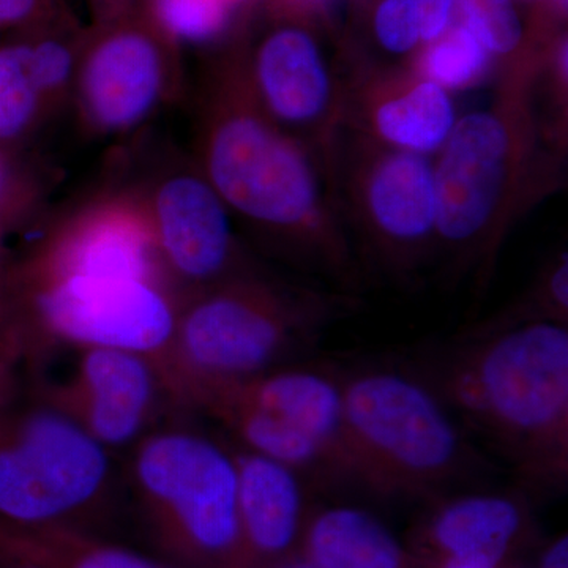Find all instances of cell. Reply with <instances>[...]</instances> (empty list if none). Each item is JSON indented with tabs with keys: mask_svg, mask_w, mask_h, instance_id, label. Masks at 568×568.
Returning <instances> with one entry per match:
<instances>
[{
	"mask_svg": "<svg viewBox=\"0 0 568 568\" xmlns=\"http://www.w3.org/2000/svg\"><path fill=\"white\" fill-rule=\"evenodd\" d=\"M78 353V364L65 381L43 383L33 377L31 390L112 454L129 452L164 424L163 416L182 410L162 365L152 358L106 347Z\"/></svg>",
	"mask_w": 568,
	"mask_h": 568,
	"instance_id": "4fadbf2b",
	"label": "cell"
},
{
	"mask_svg": "<svg viewBox=\"0 0 568 568\" xmlns=\"http://www.w3.org/2000/svg\"><path fill=\"white\" fill-rule=\"evenodd\" d=\"M14 265L44 275L129 276L174 291L148 219L121 183L52 224L28 257Z\"/></svg>",
	"mask_w": 568,
	"mask_h": 568,
	"instance_id": "5bb4252c",
	"label": "cell"
},
{
	"mask_svg": "<svg viewBox=\"0 0 568 568\" xmlns=\"http://www.w3.org/2000/svg\"><path fill=\"white\" fill-rule=\"evenodd\" d=\"M52 110L33 62L31 41L22 37L0 47V148L24 140Z\"/></svg>",
	"mask_w": 568,
	"mask_h": 568,
	"instance_id": "44dd1931",
	"label": "cell"
},
{
	"mask_svg": "<svg viewBox=\"0 0 568 568\" xmlns=\"http://www.w3.org/2000/svg\"><path fill=\"white\" fill-rule=\"evenodd\" d=\"M123 481L168 564L239 567V480L231 444L164 422L126 452Z\"/></svg>",
	"mask_w": 568,
	"mask_h": 568,
	"instance_id": "ba28073f",
	"label": "cell"
},
{
	"mask_svg": "<svg viewBox=\"0 0 568 568\" xmlns=\"http://www.w3.org/2000/svg\"><path fill=\"white\" fill-rule=\"evenodd\" d=\"M174 43L132 10L82 39L71 100L80 121L102 138L129 136L178 99Z\"/></svg>",
	"mask_w": 568,
	"mask_h": 568,
	"instance_id": "8fae6325",
	"label": "cell"
},
{
	"mask_svg": "<svg viewBox=\"0 0 568 568\" xmlns=\"http://www.w3.org/2000/svg\"><path fill=\"white\" fill-rule=\"evenodd\" d=\"M551 323L568 327V254L559 253L541 267L528 290L485 320L467 325L455 338L474 339L523 325Z\"/></svg>",
	"mask_w": 568,
	"mask_h": 568,
	"instance_id": "7402d4cb",
	"label": "cell"
},
{
	"mask_svg": "<svg viewBox=\"0 0 568 568\" xmlns=\"http://www.w3.org/2000/svg\"><path fill=\"white\" fill-rule=\"evenodd\" d=\"M345 78L342 129L377 144L433 159L457 123L450 92L413 65L354 63Z\"/></svg>",
	"mask_w": 568,
	"mask_h": 568,
	"instance_id": "9a60e30c",
	"label": "cell"
},
{
	"mask_svg": "<svg viewBox=\"0 0 568 568\" xmlns=\"http://www.w3.org/2000/svg\"><path fill=\"white\" fill-rule=\"evenodd\" d=\"M540 62L500 70L495 99L457 119L436 153L435 261L487 287L511 226L555 186L562 136L538 111Z\"/></svg>",
	"mask_w": 568,
	"mask_h": 568,
	"instance_id": "7a4b0ae2",
	"label": "cell"
},
{
	"mask_svg": "<svg viewBox=\"0 0 568 568\" xmlns=\"http://www.w3.org/2000/svg\"><path fill=\"white\" fill-rule=\"evenodd\" d=\"M353 295L290 282L257 265L185 295L168 376L182 410L205 384L301 364Z\"/></svg>",
	"mask_w": 568,
	"mask_h": 568,
	"instance_id": "277c9868",
	"label": "cell"
},
{
	"mask_svg": "<svg viewBox=\"0 0 568 568\" xmlns=\"http://www.w3.org/2000/svg\"><path fill=\"white\" fill-rule=\"evenodd\" d=\"M405 368L534 491L568 484V327L523 325L422 351Z\"/></svg>",
	"mask_w": 568,
	"mask_h": 568,
	"instance_id": "3957f363",
	"label": "cell"
},
{
	"mask_svg": "<svg viewBox=\"0 0 568 568\" xmlns=\"http://www.w3.org/2000/svg\"><path fill=\"white\" fill-rule=\"evenodd\" d=\"M179 306L170 287L129 276L33 274L9 264L0 282V320L31 369L58 349L106 347L152 358L168 376Z\"/></svg>",
	"mask_w": 568,
	"mask_h": 568,
	"instance_id": "8992f818",
	"label": "cell"
},
{
	"mask_svg": "<svg viewBox=\"0 0 568 568\" xmlns=\"http://www.w3.org/2000/svg\"><path fill=\"white\" fill-rule=\"evenodd\" d=\"M0 568H50L31 558L0 547Z\"/></svg>",
	"mask_w": 568,
	"mask_h": 568,
	"instance_id": "1f68e13d",
	"label": "cell"
},
{
	"mask_svg": "<svg viewBox=\"0 0 568 568\" xmlns=\"http://www.w3.org/2000/svg\"><path fill=\"white\" fill-rule=\"evenodd\" d=\"M54 0H0V32L32 31L51 24Z\"/></svg>",
	"mask_w": 568,
	"mask_h": 568,
	"instance_id": "83f0119b",
	"label": "cell"
},
{
	"mask_svg": "<svg viewBox=\"0 0 568 568\" xmlns=\"http://www.w3.org/2000/svg\"><path fill=\"white\" fill-rule=\"evenodd\" d=\"M338 379L364 491L433 503L487 469L443 399L405 366H361Z\"/></svg>",
	"mask_w": 568,
	"mask_h": 568,
	"instance_id": "5b68a950",
	"label": "cell"
},
{
	"mask_svg": "<svg viewBox=\"0 0 568 568\" xmlns=\"http://www.w3.org/2000/svg\"><path fill=\"white\" fill-rule=\"evenodd\" d=\"M215 399L253 407L297 426L331 454L346 485L361 488L336 369L293 364L244 379L205 384L186 396V410L193 413Z\"/></svg>",
	"mask_w": 568,
	"mask_h": 568,
	"instance_id": "2e32d148",
	"label": "cell"
},
{
	"mask_svg": "<svg viewBox=\"0 0 568 568\" xmlns=\"http://www.w3.org/2000/svg\"><path fill=\"white\" fill-rule=\"evenodd\" d=\"M99 2H102L104 6V20H110V18L118 17V14L132 10L130 9V3H126L125 0H99Z\"/></svg>",
	"mask_w": 568,
	"mask_h": 568,
	"instance_id": "836d02e7",
	"label": "cell"
},
{
	"mask_svg": "<svg viewBox=\"0 0 568 568\" xmlns=\"http://www.w3.org/2000/svg\"><path fill=\"white\" fill-rule=\"evenodd\" d=\"M7 230L0 227V282H2L3 275H6L7 268H9V264H7L6 260V250H3V239H6Z\"/></svg>",
	"mask_w": 568,
	"mask_h": 568,
	"instance_id": "d590c367",
	"label": "cell"
},
{
	"mask_svg": "<svg viewBox=\"0 0 568 568\" xmlns=\"http://www.w3.org/2000/svg\"><path fill=\"white\" fill-rule=\"evenodd\" d=\"M457 9L503 70L537 61L544 52L528 36L515 0H457Z\"/></svg>",
	"mask_w": 568,
	"mask_h": 568,
	"instance_id": "cb8c5ba5",
	"label": "cell"
},
{
	"mask_svg": "<svg viewBox=\"0 0 568 568\" xmlns=\"http://www.w3.org/2000/svg\"><path fill=\"white\" fill-rule=\"evenodd\" d=\"M331 168L362 268L368 265L395 282H413L435 261V159L342 129Z\"/></svg>",
	"mask_w": 568,
	"mask_h": 568,
	"instance_id": "9c48e42d",
	"label": "cell"
},
{
	"mask_svg": "<svg viewBox=\"0 0 568 568\" xmlns=\"http://www.w3.org/2000/svg\"><path fill=\"white\" fill-rule=\"evenodd\" d=\"M274 568H321L315 566V564L310 562V560H306L304 558H301V556L295 555L294 558L286 559L284 562L278 564V566H275Z\"/></svg>",
	"mask_w": 568,
	"mask_h": 568,
	"instance_id": "e575fe53",
	"label": "cell"
},
{
	"mask_svg": "<svg viewBox=\"0 0 568 568\" xmlns=\"http://www.w3.org/2000/svg\"><path fill=\"white\" fill-rule=\"evenodd\" d=\"M145 163L121 185L140 203L181 301L261 265L246 253L233 216L193 159L163 152Z\"/></svg>",
	"mask_w": 568,
	"mask_h": 568,
	"instance_id": "30bf717a",
	"label": "cell"
},
{
	"mask_svg": "<svg viewBox=\"0 0 568 568\" xmlns=\"http://www.w3.org/2000/svg\"><path fill=\"white\" fill-rule=\"evenodd\" d=\"M305 18L291 10L234 55L264 114L331 159L345 118L346 78L328 61Z\"/></svg>",
	"mask_w": 568,
	"mask_h": 568,
	"instance_id": "7c38bea8",
	"label": "cell"
},
{
	"mask_svg": "<svg viewBox=\"0 0 568 568\" xmlns=\"http://www.w3.org/2000/svg\"><path fill=\"white\" fill-rule=\"evenodd\" d=\"M22 392L0 410V536L102 534L125 493L118 455L31 387Z\"/></svg>",
	"mask_w": 568,
	"mask_h": 568,
	"instance_id": "52a82bcc",
	"label": "cell"
},
{
	"mask_svg": "<svg viewBox=\"0 0 568 568\" xmlns=\"http://www.w3.org/2000/svg\"><path fill=\"white\" fill-rule=\"evenodd\" d=\"M0 547L50 568H175L88 530L51 528L0 536Z\"/></svg>",
	"mask_w": 568,
	"mask_h": 568,
	"instance_id": "ffe728a7",
	"label": "cell"
},
{
	"mask_svg": "<svg viewBox=\"0 0 568 568\" xmlns=\"http://www.w3.org/2000/svg\"><path fill=\"white\" fill-rule=\"evenodd\" d=\"M372 28L381 50L395 58H407L424 47L420 24L410 0H377Z\"/></svg>",
	"mask_w": 568,
	"mask_h": 568,
	"instance_id": "484cf974",
	"label": "cell"
},
{
	"mask_svg": "<svg viewBox=\"0 0 568 568\" xmlns=\"http://www.w3.org/2000/svg\"><path fill=\"white\" fill-rule=\"evenodd\" d=\"M24 366L20 347L14 342L6 324L0 321V379H13L18 376V368Z\"/></svg>",
	"mask_w": 568,
	"mask_h": 568,
	"instance_id": "f546056e",
	"label": "cell"
},
{
	"mask_svg": "<svg viewBox=\"0 0 568 568\" xmlns=\"http://www.w3.org/2000/svg\"><path fill=\"white\" fill-rule=\"evenodd\" d=\"M493 55L463 22L422 47L410 65L447 92L476 88L488 77Z\"/></svg>",
	"mask_w": 568,
	"mask_h": 568,
	"instance_id": "603a6c76",
	"label": "cell"
},
{
	"mask_svg": "<svg viewBox=\"0 0 568 568\" xmlns=\"http://www.w3.org/2000/svg\"><path fill=\"white\" fill-rule=\"evenodd\" d=\"M538 568H568V537L566 534L556 538L541 556Z\"/></svg>",
	"mask_w": 568,
	"mask_h": 568,
	"instance_id": "4dcf8cb0",
	"label": "cell"
},
{
	"mask_svg": "<svg viewBox=\"0 0 568 568\" xmlns=\"http://www.w3.org/2000/svg\"><path fill=\"white\" fill-rule=\"evenodd\" d=\"M40 197L39 175L0 148V227L9 230L24 219Z\"/></svg>",
	"mask_w": 568,
	"mask_h": 568,
	"instance_id": "4316f807",
	"label": "cell"
},
{
	"mask_svg": "<svg viewBox=\"0 0 568 568\" xmlns=\"http://www.w3.org/2000/svg\"><path fill=\"white\" fill-rule=\"evenodd\" d=\"M420 24L425 44L439 39L454 24L457 0H410Z\"/></svg>",
	"mask_w": 568,
	"mask_h": 568,
	"instance_id": "f1b7e54d",
	"label": "cell"
},
{
	"mask_svg": "<svg viewBox=\"0 0 568 568\" xmlns=\"http://www.w3.org/2000/svg\"><path fill=\"white\" fill-rule=\"evenodd\" d=\"M239 480V567L274 568L294 558L310 507L305 478L231 443Z\"/></svg>",
	"mask_w": 568,
	"mask_h": 568,
	"instance_id": "ac0fdd59",
	"label": "cell"
},
{
	"mask_svg": "<svg viewBox=\"0 0 568 568\" xmlns=\"http://www.w3.org/2000/svg\"><path fill=\"white\" fill-rule=\"evenodd\" d=\"M551 3H552V0H551Z\"/></svg>",
	"mask_w": 568,
	"mask_h": 568,
	"instance_id": "8d00e7d4",
	"label": "cell"
},
{
	"mask_svg": "<svg viewBox=\"0 0 568 568\" xmlns=\"http://www.w3.org/2000/svg\"><path fill=\"white\" fill-rule=\"evenodd\" d=\"M193 162L254 241L331 290L353 295L364 268L347 234L331 159L275 125L235 55L207 70L194 97Z\"/></svg>",
	"mask_w": 568,
	"mask_h": 568,
	"instance_id": "6da1fadb",
	"label": "cell"
},
{
	"mask_svg": "<svg viewBox=\"0 0 568 568\" xmlns=\"http://www.w3.org/2000/svg\"><path fill=\"white\" fill-rule=\"evenodd\" d=\"M241 0H151L149 18L173 43H215L226 36Z\"/></svg>",
	"mask_w": 568,
	"mask_h": 568,
	"instance_id": "d4e9b609",
	"label": "cell"
},
{
	"mask_svg": "<svg viewBox=\"0 0 568 568\" xmlns=\"http://www.w3.org/2000/svg\"><path fill=\"white\" fill-rule=\"evenodd\" d=\"M334 2L335 0H284V6L310 17V14H323V11L327 10Z\"/></svg>",
	"mask_w": 568,
	"mask_h": 568,
	"instance_id": "d6a6232c",
	"label": "cell"
},
{
	"mask_svg": "<svg viewBox=\"0 0 568 568\" xmlns=\"http://www.w3.org/2000/svg\"><path fill=\"white\" fill-rule=\"evenodd\" d=\"M433 503L410 547L426 568H503L528 530L525 495L469 493Z\"/></svg>",
	"mask_w": 568,
	"mask_h": 568,
	"instance_id": "e0dca14e",
	"label": "cell"
},
{
	"mask_svg": "<svg viewBox=\"0 0 568 568\" xmlns=\"http://www.w3.org/2000/svg\"><path fill=\"white\" fill-rule=\"evenodd\" d=\"M297 555L321 568H426L416 551L364 508H313Z\"/></svg>",
	"mask_w": 568,
	"mask_h": 568,
	"instance_id": "d6986e66",
	"label": "cell"
}]
</instances>
